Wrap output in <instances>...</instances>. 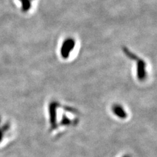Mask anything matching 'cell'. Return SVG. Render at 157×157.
Wrapping results in <instances>:
<instances>
[{
  "mask_svg": "<svg viewBox=\"0 0 157 157\" xmlns=\"http://www.w3.org/2000/svg\"><path fill=\"white\" fill-rule=\"evenodd\" d=\"M81 113L77 108L53 99L47 105L48 131L63 132L77 126L81 121Z\"/></svg>",
  "mask_w": 157,
  "mask_h": 157,
  "instance_id": "obj_1",
  "label": "cell"
},
{
  "mask_svg": "<svg viewBox=\"0 0 157 157\" xmlns=\"http://www.w3.org/2000/svg\"><path fill=\"white\" fill-rule=\"evenodd\" d=\"M122 53L133 67L134 75L136 81L140 84H145L151 76V67L145 58L131 50L128 47H122Z\"/></svg>",
  "mask_w": 157,
  "mask_h": 157,
  "instance_id": "obj_2",
  "label": "cell"
},
{
  "mask_svg": "<svg viewBox=\"0 0 157 157\" xmlns=\"http://www.w3.org/2000/svg\"><path fill=\"white\" fill-rule=\"evenodd\" d=\"M79 48V41L76 37H64L58 45V57L63 62H71L77 56Z\"/></svg>",
  "mask_w": 157,
  "mask_h": 157,
  "instance_id": "obj_3",
  "label": "cell"
},
{
  "mask_svg": "<svg viewBox=\"0 0 157 157\" xmlns=\"http://www.w3.org/2000/svg\"><path fill=\"white\" fill-rule=\"evenodd\" d=\"M109 111L117 121H126L130 119V113L128 107L121 102H114L111 105Z\"/></svg>",
  "mask_w": 157,
  "mask_h": 157,
  "instance_id": "obj_4",
  "label": "cell"
},
{
  "mask_svg": "<svg viewBox=\"0 0 157 157\" xmlns=\"http://www.w3.org/2000/svg\"><path fill=\"white\" fill-rule=\"evenodd\" d=\"M22 3V11L24 13L28 12L31 8V0H20Z\"/></svg>",
  "mask_w": 157,
  "mask_h": 157,
  "instance_id": "obj_5",
  "label": "cell"
},
{
  "mask_svg": "<svg viewBox=\"0 0 157 157\" xmlns=\"http://www.w3.org/2000/svg\"><path fill=\"white\" fill-rule=\"evenodd\" d=\"M122 157H130L129 155H124V156H123Z\"/></svg>",
  "mask_w": 157,
  "mask_h": 157,
  "instance_id": "obj_6",
  "label": "cell"
}]
</instances>
